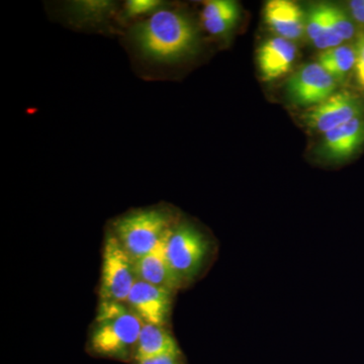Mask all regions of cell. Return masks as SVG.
Returning <instances> with one entry per match:
<instances>
[{
	"label": "cell",
	"instance_id": "cell-17",
	"mask_svg": "<svg viewBox=\"0 0 364 364\" xmlns=\"http://www.w3.org/2000/svg\"><path fill=\"white\" fill-rule=\"evenodd\" d=\"M203 26L213 36H224L231 32L238 23L237 18H210L203 20Z\"/></svg>",
	"mask_w": 364,
	"mask_h": 364
},
{
	"label": "cell",
	"instance_id": "cell-21",
	"mask_svg": "<svg viewBox=\"0 0 364 364\" xmlns=\"http://www.w3.org/2000/svg\"><path fill=\"white\" fill-rule=\"evenodd\" d=\"M348 7L352 20L364 26V0H351Z\"/></svg>",
	"mask_w": 364,
	"mask_h": 364
},
{
	"label": "cell",
	"instance_id": "cell-12",
	"mask_svg": "<svg viewBox=\"0 0 364 364\" xmlns=\"http://www.w3.org/2000/svg\"><path fill=\"white\" fill-rule=\"evenodd\" d=\"M164 240L151 252L134 260L136 279L176 293L182 286L167 260Z\"/></svg>",
	"mask_w": 364,
	"mask_h": 364
},
{
	"label": "cell",
	"instance_id": "cell-4",
	"mask_svg": "<svg viewBox=\"0 0 364 364\" xmlns=\"http://www.w3.org/2000/svg\"><path fill=\"white\" fill-rule=\"evenodd\" d=\"M164 250L170 267L181 286L191 284L207 260L210 244L205 236L189 223L174 224L164 240Z\"/></svg>",
	"mask_w": 364,
	"mask_h": 364
},
{
	"label": "cell",
	"instance_id": "cell-7",
	"mask_svg": "<svg viewBox=\"0 0 364 364\" xmlns=\"http://www.w3.org/2000/svg\"><path fill=\"white\" fill-rule=\"evenodd\" d=\"M339 83L317 62L303 65L289 78L287 93L294 105L316 107L337 92Z\"/></svg>",
	"mask_w": 364,
	"mask_h": 364
},
{
	"label": "cell",
	"instance_id": "cell-6",
	"mask_svg": "<svg viewBox=\"0 0 364 364\" xmlns=\"http://www.w3.org/2000/svg\"><path fill=\"white\" fill-rule=\"evenodd\" d=\"M363 102L358 95L351 91L340 90L309 109L303 119L311 130L326 134L355 117L363 116Z\"/></svg>",
	"mask_w": 364,
	"mask_h": 364
},
{
	"label": "cell",
	"instance_id": "cell-1",
	"mask_svg": "<svg viewBox=\"0 0 364 364\" xmlns=\"http://www.w3.org/2000/svg\"><path fill=\"white\" fill-rule=\"evenodd\" d=\"M133 37L148 58L173 62L191 54L198 44L193 21L179 11L160 9L135 26Z\"/></svg>",
	"mask_w": 364,
	"mask_h": 364
},
{
	"label": "cell",
	"instance_id": "cell-10",
	"mask_svg": "<svg viewBox=\"0 0 364 364\" xmlns=\"http://www.w3.org/2000/svg\"><path fill=\"white\" fill-rule=\"evenodd\" d=\"M299 51L296 44L284 38H268L258 47L257 66L263 81L277 80L293 69Z\"/></svg>",
	"mask_w": 364,
	"mask_h": 364
},
{
	"label": "cell",
	"instance_id": "cell-15",
	"mask_svg": "<svg viewBox=\"0 0 364 364\" xmlns=\"http://www.w3.org/2000/svg\"><path fill=\"white\" fill-rule=\"evenodd\" d=\"M241 9L238 2L231 0H210L203 4L202 21L210 18H237L240 20Z\"/></svg>",
	"mask_w": 364,
	"mask_h": 364
},
{
	"label": "cell",
	"instance_id": "cell-2",
	"mask_svg": "<svg viewBox=\"0 0 364 364\" xmlns=\"http://www.w3.org/2000/svg\"><path fill=\"white\" fill-rule=\"evenodd\" d=\"M143 321L126 304L102 301L88 339L87 349L97 358L133 363Z\"/></svg>",
	"mask_w": 364,
	"mask_h": 364
},
{
	"label": "cell",
	"instance_id": "cell-20",
	"mask_svg": "<svg viewBox=\"0 0 364 364\" xmlns=\"http://www.w3.org/2000/svg\"><path fill=\"white\" fill-rule=\"evenodd\" d=\"M133 364H186V363H184L182 354H171V355H163L159 358L134 361Z\"/></svg>",
	"mask_w": 364,
	"mask_h": 364
},
{
	"label": "cell",
	"instance_id": "cell-16",
	"mask_svg": "<svg viewBox=\"0 0 364 364\" xmlns=\"http://www.w3.org/2000/svg\"><path fill=\"white\" fill-rule=\"evenodd\" d=\"M329 18L333 28L338 33L344 42L353 39L355 36V25L352 20L350 14L345 11L342 7L328 4Z\"/></svg>",
	"mask_w": 364,
	"mask_h": 364
},
{
	"label": "cell",
	"instance_id": "cell-8",
	"mask_svg": "<svg viewBox=\"0 0 364 364\" xmlns=\"http://www.w3.org/2000/svg\"><path fill=\"white\" fill-rule=\"evenodd\" d=\"M174 294L168 289L138 279L132 287L126 305L143 323L166 326Z\"/></svg>",
	"mask_w": 364,
	"mask_h": 364
},
{
	"label": "cell",
	"instance_id": "cell-14",
	"mask_svg": "<svg viewBox=\"0 0 364 364\" xmlns=\"http://www.w3.org/2000/svg\"><path fill=\"white\" fill-rule=\"evenodd\" d=\"M320 64L338 83L343 82L355 70V45H341L321 53L317 58Z\"/></svg>",
	"mask_w": 364,
	"mask_h": 364
},
{
	"label": "cell",
	"instance_id": "cell-5",
	"mask_svg": "<svg viewBox=\"0 0 364 364\" xmlns=\"http://www.w3.org/2000/svg\"><path fill=\"white\" fill-rule=\"evenodd\" d=\"M136 279L135 262L112 231L107 233L102 253V301L127 303Z\"/></svg>",
	"mask_w": 364,
	"mask_h": 364
},
{
	"label": "cell",
	"instance_id": "cell-18",
	"mask_svg": "<svg viewBox=\"0 0 364 364\" xmlns=\"http://www.w3.org/2000/svg\"><path fill=\"white\" fill-rule=\"evenodd\" d=\"M160 4L157 0H130L126 4V14L129 16H138L152 13Z\"/></svg>",
	"mask_w": 364,
	"mask_h": 364
},
{
	"label": "cell",
	"instance_id": "cell-19",
	"mask_svg": "<svg viewBox=\"0 0 364 364\" xmlns=\"http://www.w3.org/2000/svg\"><path fill=\"white\" fill-rule=\"evenodd\" d=\"M356 64L355 76L359 86L364 90V35L359 37L355 44Z\"/></svg>",
	"mask_w": 364,
	"mask_h": 364
},
{
	"label": "cell",
	"instance_id": "cell-9",
	"mask_svg": "<svg viewBox=\"0 0 364 364\" xmlns=\"http://www.w3.org/2000/svg\"><path fill=\"white\" fill-rule=\"evenodd\" d=\"M364 144V117H355L323 136L318 155L330 162H342L355 154Z\"/></svg>",
	"mask_w": 364,
	"mask_h": 364
},
{
	"label": "cell",
	"instance_id": "cell-11",
	"mask_svg": "<svg viewBox=\"0 0 364 364\" xmlns=\"http://www.w3.org/2000/svg\"><path fill=\"white\" fill-rule=\"evenodd\" d=\"M263 16L277 37L294 43L306 35V14L296 2L270 0L265 4Z\"/></svg>",
	"mask_w": 364,
	"mask_h": 364
},
{
	"label": "cell",
	"instance_id": "cell-3",
	"mask_svg": "<svg viewBox=\"0 0 364 364\" xmlns=\"http://www.w3.org/2000/svg\"><path fill=\"white\" fill-rule=\"evenodd\" d=\"M173 225L166 212L151 208L119 218L114 224L112 233L129 255L136 260L156 248Z\"/></svg>",
	"mask_w": 364,
	"mask_h": 364
},
{
	"label": "cell",
	"instance_id": "cell-13",
	"mask_svg": "<svg viewBox=\"0 0 364 364\" xmlns=\"http://www.w3.org/2000/svg\"><path fill=\"white\" fill-rule=\"evenodd\" d=\"M171 354H182V352L166 326L143 323L133 363Z\"/></svg>",
	"mask_w": 364,
	"mask_h": 364
}]
</instances>
